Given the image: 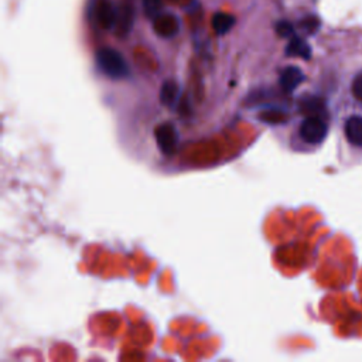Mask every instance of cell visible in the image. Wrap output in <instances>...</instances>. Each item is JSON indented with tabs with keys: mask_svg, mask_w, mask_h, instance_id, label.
I'll list each match as a JSON object with an SVG mask.
<instances>
[{
	"mask_svg": "<svg viewBox=\"0 0 362 362\" xmlns=\"http://www.w3.org/2000/svg\"><path fill=\"white\" fill-rule=\"evenodd\" d=\"M300 137L308 144H320L328 134V124L320 116L305 117L298 127Z\"/></svg>",
	"mask_w": 362,
	"mask_h": 362,
	"instance_id": "2",
	"label": "cell"
},
{
	"mask_svg": "<svg viewBox=\"0 0 362 362\" xmlns=\"http://www.w3.org/2000/svg\"><path fill=\"white\" fill-rule=\"evenodd\" d=\"M96 20L103 30L115 28L117 20V8H115L109 0H102L96 8Z\"/></svg>",
	"mask_w": 362,
	"mask_h": 362,
	"instance_id": "6",
	"label": "cell"
},
{
	"mask_svg": "<svg viewBox=\"0 0 362 362\" xmlns=\"http://www.w3.org/2000/svg\"><path fill=\"white\" fill-rule=\"evenodd\" d=\"M181 98V86L178 82L173 79H167L163 82L160 88V102L165 107H175Z\"/></svg>",
	"mask_w": 362,
	"mask_h": 362,
	"instance_id": "7",
	"label": "cell"
},
{
	"mask_svg": "<svg viewBox=\"0 0 362 362\" xmlns=\"http://www.w3.org/2000/svg\"><path fill=\"white\" fill-rule=\"evenodd\" d=\"M286 54L288 57H298L303 59H310L311 57V48L307 44V41H304L300 37L293 35L286 47Z\"/></svg>",
	"mask_w": 362,
	"mask_h": 362,
	"instance_id": "10",
	"label": "cell"
},
{
	"mask_svg": "<svg viewBox=\"0 0 362 362\" xmlns=\"http://www.w3.org/2000/svg\"><path fill=\"white\" fill-rule=\"evenodd\" d=\"M305 79L304 72L294 65L286 66L281 72H280V78H279V83L281 86V89L284 92H293L294 89H297Z\"/></svg>",
	"mask_w": 362,
	"mask_h": 362,
	"instance_id": "5",
	"label": "cell"
},
{
	"mask_svg": "<svg viewBox=\"0 0 362 362\" xmlns=\"http://www.w3.org/2000/svg\"><path fill=\"white\" fill-rule=\"evenodd\" d=\"M161 1L163 0H143V8L147 17H150L151 20L160 14V8H161Z\"/></svg>",
	"mask_w": 362,
	"mask_h": 362,
	"instance_id": "12",
	"label": "cell"
},
{
	"mask_svg": "<svg viewBox=\"0 0 362 362\" xmlns=\"http://www.w3.org/2000/svg\"><path fill=\"white\" fill-rule=\"evenodd\" d=\"M344 134L349 144L362 147V116H349L344 124Z\"/></svg>",
	"mask_w": 362,
	"mask_h": 362,
	"instance_id": "8",
	"label": "cell"
},
{
	"mask_svg": "<svg viewBox=\"0 0 362 362\" xmlns=\"http://www.w3.org/2000/svg\"><path fill=\"white\" fill-rule=\"evenodd\" d=\"M351 90H352V95L356 100L362 102V72H359L354 81H352V85H351Z\"/></svg>",
	"mask_w": 362,
	"mask_h": 362,
	"instance_id": "13",
	"label": "cell"
},
{
	"mask_svg": "<svg viewBox=\"0 0 362 362\" xmlns=\"http://www.w3.org/2000/svg\"><path fill=\"white\" fill-rule=\"evenodd\" d=\"M181 27L180 18L171 13H160L153 18V30L161 38H173Z\"/></svg>",
	"mask_w": 362,
	"mask_h": 362,
	"instance_id": "4",
	"label": "cell"
},
{
	"mask_svg": "<svg viewBox=\"0 0 362 362\" xmlns=\"http://www.w3.org/2000/svg\"><path fill=\"white\" fill-rule=\"evenodd\" d=\"M235 23H236V18L232 14L225 11H218L212 16V30L218 35H225L226 33H229L235 25Z\"/></svg>",
	"mask_w": 362,
	"mask_h": 362,
	"instance_id": "9",
	"label": "cell"
},
{
	"mask_svg": "<svg viewBox=\"0 0 362 362\" xmlns=\"http://www.w3.org/2000/svg\"><path fill=\"white\" fill-rule=\"evenodd\" d=\"M133 25V10L127 6L117 8V20H116V28L119 34H127Z\"/></svg>",
	"mask_w": 362,
	"mask_h": 362,
	"instance_id": "11",
	"label": "cell"
},
{
	"mask_svg": "<svg viewBox=\"0 0 362 362\" xmlns=\"http://www.w3.org/2000/svg\"><path fill=\"white\" fill-rule=\"evenodd\" d=\"M276 31L280 37H293L294 28L288 21H279L276 25Z\"/></svg>",
	"mask_w": 362,
	"mask_h": 362,
	"instance_id": "14",
	"label": "cell"
},
{
	"mask_svg": "<svg viewBox=\"0 0 362 362\" xmlns=\"http://www.w3.org/2000/svg\"><path fill=\"white\" fill-rule=\"evenodd\" d=\"M303 25L305 27V30H307L308 33H314V31L318 28L320 23H318V20H317L315 17H308V18L303 23Z\"/></svg>",
	"mask_w": 362,
	"mask_h": 362,
	"instance_id": "15",
	"label": "cell"
},
{
	"mask_svg": "<svg viewBox=\"0 0 362 362\" xmlns=\"http://www.w3.org/2000/svg\"><path fill=\"white\" fill-rule=\"evenodd\" d=\"M98 68L112 79H123L130 74L129 65L124 57L115 48L103 47L96 51L95 55Z\"/></svg>",
	"mask_w": 362,
	"mask_h": 362,
	"instance_id": "1",
	"label": "cell"
},
{
	"mask_svg": "<svg viewBox=\"0 0 362 362\" xmlns=\"http://www.w3.org/2000/svg\"><path fill=\"white\" fill-rule=\"evenodd\" d=\"M154 137H156V143L163 154L170 156L177 150V146L180 141V133L173 123L164 122V123L158 124L154 129Z\"/></svg>",
	"mask_w": 362,
	"mask_h": 362,
	"instance_id": "3",
	"label": "cell"
}]
</instances>
